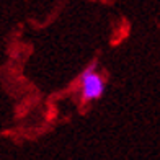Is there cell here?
<instances>
[{"label": "cell", "instance_id": "obj_1", "mask_svg": "<svg viewBox=\"0 0 160 160\" xmlns=\"http://www.w3.org/2000/svg\"><path fill=\"white\" fill-rule=\"evenodd\" d=\"M106 83L105 78L95 72V64H92L82 75H80V97L83 103L100 100L105 93Z\"/></svg>", "mask_w": 160, "mask_h": 160}]
</instances>
